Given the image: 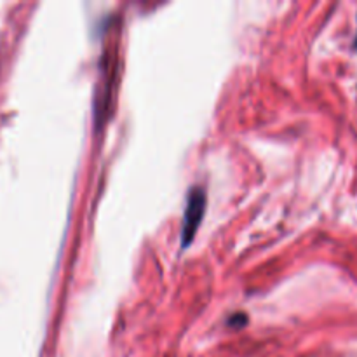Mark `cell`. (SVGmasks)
I'll use <instances>...</instances> for the list:
<instances>
[{
    "instance_id": "obj_1",
    "label": "cell",
    "mask_w": 357,
    "mask_h": 357,
    "mask_svg": "<svg viewBox=\"0 0 357 357\" xmlns=\"http://www.w3.org/2000/svg\"><path fill=\"white\" fill-rule=\"evenodd\" d=\"M204 206H206V197L204 192L201 188H194L190 192V197H188L187 209H185L183 216V229H181V239H183V246L190 244V241L194 239L195 232L199 229V223H201L202 216H204Z\"/></svg>"
},
{
    "instance_id": "obj_2",
    "label": "cell",
    "mask_w": 357,
    "mask_h": 357,
    "mask_svg": "<svg viewBox=\"0 0 357 357\" xmlns=\"http://www.w3.org/2000/svg\"><path fill=\"white\" fill-rule=\"evenodd\" d=\"M356 45H357V40H356Z\"/></svg>"
}]
</instances>
